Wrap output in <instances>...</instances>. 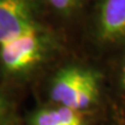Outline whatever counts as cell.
Segmentation results:
<instances>
[{
	"label": "cell",
	"instance_id": "5b68a950",
	"mask_svg": "<svg viewBox=\"0 0 125 125\" xmlns=\"http://www.w3.org/2000/svg\"><path fill=\"white\" fill-rule=\"evenodd\" d=\"M51 9L58 15L70 17L83 5V0H45Z\"/></svg>",
	"mask_w": 125,
	"mask_h": 125
},
{
	"label": "cell",
	"instance_id": "8992f818",
	"mask_svg": "<svg viewBox=\"0 0 125 125\" xmlns=\"http://www.w3.org/2000/svg\"><path fill=\"white\" fill-rule=\"evenodd\" d=\"M121 83H122L123 89L125 90V61L122 66V69H121Z\"/></svg>",
	"mask_w": 125,
	"mask_h": 125
},
{
	"label": "cell",
	"instance_id": "3957f363",
	"mask_svg": "<svg viewBox=\"0 0 125 125\" xmlns=\"http://www.w3.org/2000/svg\"><path fill=\"white\" fill-rule=\"evenodd\" d=\"M96 34L105 44L125 43V0H98Z\"/></svg>",
	"mask_w": 125,
	"mask_h": 125
},
{
	"label": "cell",
	"instance_id": "52a82bcc",
	"mask_svg": "<svg viewBox=\"0 0 125 125\" xmlns=\"http://www.w3.org/2000/svg\"><path fill=\"white\" fill-rule=\"evenodd\" d=\"M3 108H4V101H3V98L0 94V119H1L2 113H3Z\"/></svg>",
	"mask_w": 125,
	"mask_h": 125
},
{
	"label": "cell",
	"instance_id": "7a4b0ae2",
	"mask_svg": "<svg viewBox=\"0 0 125 125\" xmlns=\"http://www.w3.org/2000/svg\"><path fill=\"white\" fill-rule=\"evenodd\" d=\"M99 89L100 78L97 72L70 66L62 69L53 78L50 97L58 106L80 113L96 102Z\"/></svg>",
	"mask_w": 125,
	"mask_h": 125
},
{
	"label": "cell",
	"instance_id": "277c9868",
	"mask_svg": "<svg viewBox=\"0 0 125 125\" xmlns=\"http://www.w3.org/2000/svg\"><path fill=\"white\" fill-rule=\"evenodd\" d=\"M33 125H84L79 112L65 106L39 111L32 119Z\"/></svg>",
	"mask_w": 125,
	"mask_h": 125
},
{
	"label": "cell",
	"instance_id": "6da1fadb",
	"mask_svg": "<svg viewBox=\"0 0 125 125\" xmlns=\"http://www.w3.org/2000/svg\"><path fill=\"white\" fill-rule=\"evenodd\" d=\"M54 46L36 0H0V65L13 75L31 71Z\"/></svg>",
	"mask_w": 125,
	"mask_h": 125
}]
</instances>
